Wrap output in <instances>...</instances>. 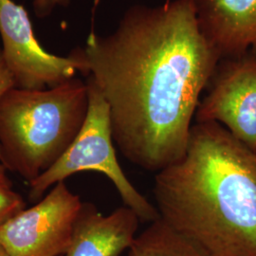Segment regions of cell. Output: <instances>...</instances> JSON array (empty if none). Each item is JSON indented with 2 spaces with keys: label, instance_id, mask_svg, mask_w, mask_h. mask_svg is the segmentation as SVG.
Instances as JSON below:
<instances>
[{
  "label": "cell",
  "instance_id": "cell-1",
  "mask_svg": "<svg viewBox=\"0 0 256 256\" xmlns=\"http://www.w3.org/2000/svg\"><path fill=\"white\" fill-rule=\"evenodd\" d=\"M75 50L110 108L114 144L128 162L158 173L178 160L221 60L192 0L131 6L113 32L92 30Z\"/></svg>",
  "mask_w": 256,
  "mask_h": 256
},
{
  "label": "cell",
  "instance_id": "cell-2",
  "mask_svg": "<svg viewBox=\"0 0 256 256\" xmlns=\"http://www.w3.org/2000/svg\"><path fill=\"white\" fill-rule=\"evenodd\" d=\"M160 220L207 256H256V152L216 122L156 173Z\"/></svg>",
  "mask_w": 256,
  "mask_h": 256
},
{
  "label": "cell",
  "instance_id": "cell-3",
  "mask_svg": "<svg viewBox=\"0 0 256 256\" xmlns=\"http://www.w3.org/2000/svg\"><path fill=\"white\" fill-rule=\"evenodd\" d=\"M88 110V84L77 77L46 90L12 88L0 98L2 162L32 182L72 146Z\"/></svg>",
  "mask_w": 256,
  "mask_h": 256
},
{
  "label": "cell",
  "instance_id": "cell-4",
  "mask_svg": "<svg viewBox=\"0 0 256 256\" xmlns=\"http://www.w3.org/2000/svg\"><path fill=\"white\" fill-rule=\"evenodd\" d=\"M88 110L80 132L54 164L30 183L28 198L41 200L44 194L55 184L79 172L93 171L106 176L119 192L124 205L134 210L140 221L153 222L160 218L158 212L129 180L120 165L110 120V108L101 92L90 79Z\"/></svg>",
  "mask_w": 256,
  "mask_h": 256
},
{
  "label": "cell",
  "instance_id": "cell-5",
  "mask_svg": "<svg viewBox=\"0 0 256 256\" xmlns=\"http://www.w3.org/2000/svg\"><path fill=\"white\" fill-rule=\"evenodd\" d=\"M2 55L16 88L46 90L82 74V60L74 50L68 57L44 50L34 36L27 10L12 0H0Z\"/></svg>",
  "mask_w": 256,
  "mask_h": 256
},
{
  "label": "cell",
  "instance_id": "cell-6",
  "mask_svg": "<svg viewBox=\"0 0 256 256\" xmlns=\"http://www.w3.org/2000/svg\"><path fill=\"white\" fill-rule=\"evenodd\" d=\"M82 204L64 182H58L0 229V244L9 256H63Z\"/></svg>",
  "mask_w": 256,
  "mask_h": 256
},
{
  "label": "cell",
  "instance_id": "cell-7",
  "mask_svg": "<svg viewBox=\"0 0 256 256\" xmlns=\"http://www.w3.org/2000/svg\"><path fill=\"white\" fill-rule=\"evenodd\" d=\"M206 90L196 122H218L256 152V50L221 59Z\"/></svg>",
  "mask_w": 256,
  "mask_h": 256
},
{
  "label": "cell",
  "instance_id": "cell-8",
  "mask_svg": "<svg viewBox=\"0 0 256 256\" xmlns=\"http://www.w3.org/2000/svg\"><path fill=\"white\" fill-rule=\"evenodd\" d=\"M202 34L220 59L256 50V0H192Z\"/></svg>",
  "mask_w": 256,
  "mask_h": 256
},
{
  "label": "cell",
  "instance_id": "cell-9",
  "mask_svg": "<svg viewBox=\"0 0 256 256\" xmlns=\"http://www.w3.org/2000/svg\"><path fill=\"white\" fill-rule=\"evenodd\" d=\"M140 222L126 205L104 216L92 203H84L63 256H120L135 241Z\"/></svg>",
  "mask_w": 256,
  "mask_h": 256
},
{
  "label": "cell",
  "instance_id": "cell-10",
  "mask_svg": "<svg viewBox=\"0 0 256 256\" xmlns=\"http://www.w3.org/2000/svg\"><path fill=\"white\" fill-rule=\"evenodd\" d=\"M126 256H207L158 218L137 236Z\"/></svg>",
  "mask_w": 256,
  "mask_h": 256
},
{
  "label": "cell",
  "instance_id": "cell-11",
  "mask_svg": "<svg viewBox=\"0 0 256 256\" xmlns=\"http://www.w3.org/2000/svg\"><path fill=\"white\" fill-rule=\"evenodd\" d=\"M7 169L0 160V229L26 209V202L14 189Z\"/></svg>",
  "mask_w": 256,
  "mask_h": 256
},
{
  "label": "cell",
  "instance_id": "cell-12",
  "mask_svg": "<svg viewBox=\"0 0 256 256\" xmlns=\"http://www.w3.org/2000/svg\"><path fill=\"white\" fill-rule=\"evenodd\" d=\"M72 0H34V10L38 18L48 16L56 7H68Z\"/></svg>",
  "mask_w": 256,
  "mask_h": 256
},
{
  "label": "cell",
  "instance_id": "cell-13",
  "mask_svg": "<svg viewBox=\"0 0 256 256\" xmlns=\"http://www.w3.org/2000/svg\"><path fill=\"white\" fill-rule=\"evenodd\" d=\"M14 81L10 72L9 68H7L6 63L4 61L2 52L0 50V98L6 92H8L12 88H14ZM1 160V154H0Z\"/></svg>",
  "mask_w": 256,
  "mask_h": 256
},
{
  "label": "cell",
  "instance_id": "cell-14",
  "mask_svg": "<svg viewBox=\"0 0 256 256\" xmlns=\"http://www.w3.org/2000/svg\"><path fill=\"white\" fill-rule=\"evenodd\" d=\"M0 256H9L7 254V252H5V250L1 246V244H0Z\"/></svg>",
  "mask_w": 256,
  "mask_h": 256
}]
</instances>
